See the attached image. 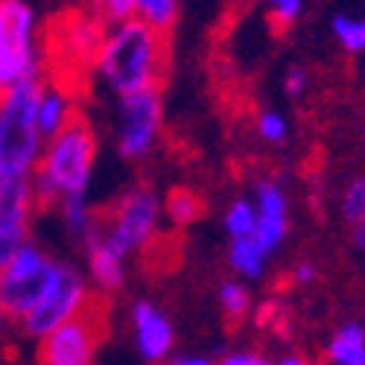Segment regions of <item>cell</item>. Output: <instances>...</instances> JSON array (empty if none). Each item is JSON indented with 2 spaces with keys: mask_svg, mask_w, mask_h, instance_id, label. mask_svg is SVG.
I'll return each mask as SVG.
<instances>
[{
  "mask_svg": "<svg viewBox=\"0 0 365 365\" xmlns=\"http://www.w3.org/2000/svg\"><path fill=\"white\" fill-rule=\"evenodd\" d=\"M327 365H365V324L345 322L324 345Z\"/></svg>",
  "mask_w": 365,
  "mask_h": 365,
  "instance_id": "9a60e30c",
  "label": "cell"
},
{
  "mask_svg": "<svg viewBox=\"0 0 365 365\" xmlns=\"http://www.w3.org/2000/svg\"><path fill=\"white\" fill-rule=\"evenodd\" d=\"M33 185L29 181H9L0 185V269H4L24 246L33 217Z\"/></svg>",
  "mask_w": 365,
  "mask_h": 365,
  "instance_id": "30bf717a",
  "label": "cell"
},
{
  "mask_svg": "<svg viewBox=\"0 0 365 365\" xmlns=\"http://www.w3.org/2000/svg\"><path fill=\"white\" fill-rule=\"evenodd\" d=\"M4 322H6V313H4V307H0V330H4Z\"/></svg>",
  "mask_w": 365,
  "mask_h": 365,
  "instance_id": "e575fe53",
  "label": "cell"
},
{
  "mask_svg": "<svg viewBox=\"0 0 365 365\" xmlns=\"http://www.w3.org/2000/svg\"><path fill=\"white\" fill-rule=\"evenodd\" d=\"M351 246L356 252H365V220L356 222V225H351Z\"/></svg>",
  "mask_w": 365,
  "mask_h": 365,
  "instance_id": "f546056e",
  "label": "cell"
},
{
  "mask_svg": "<svg viewBox=\"0 0 365 365\" xmlns=\"http://www.w3.org/2000/svg\"><path fill=\"white\" fill-rule=\"evenodd\" d=\"M38 76L36 15L24 0H0V97Z\"/></svg>",
  "mask_w": 365,
  "mask_h": 365,
  "instance_id": "277c9868",
  "label": "cell"
},
{
  "mask_svg": "<svg viewBox=\"0 0 365 365\" xmlns=\"http://www.w3.org/2000/svg\"><path fill=\"white\" fill-rule=\"evenodd\" d=\"M58 207H62V220H65L68 231H71L73 237H79V240H88V234L100 225L85 196H79V199H65Z\"/></svg>",
  "mask_w": 365,
  "mask_h": 365,
  "instance_id": "44dd1931",
  "label": "cell"
},
{
  "mask_svg": "<svg viewBox=\"0 0 365 365\" xmlns=\"http://www.w3.org/2000/svg\"><path fill=\"white\" fill-rule=\"evenodd\" d=\"M135 18L167 36L178 18V0H135Z\"/></svg>",
  "mask_w": 365,
  "mask_h": 365,
  "instance_id": "ac0fdd59",
  "label": "cell"
},
{
  "mask_svg": "<svg viewBox=\"0 0 365 365\" xmlns=\"http://www.w3.org/2000/svg\"><path fill=\"white\" fill-rule=\"evenodd\" d=\"M252 365H275V362H272L269 356H260V354H255V356H252Z\"/></svg>",
  "mask_w": 365,
  "mask_h": 365,
  "instance_id": "d6a6232c",
  "label": "cell"
},
{
  "mask_svg": "<svg viewBox=\"0 0 365 365\" xmlns=\"http://www.w3.org/2000/svg\"><path fill=\"white\" fill-rule=\"evenodd\" d=\"M44 91L41 73L0 97V185L29 181L41 161V132L36 106Z\"/></svg>",
  "mask_w": 365,
  "mask_h": 365,
  "instance_id": "3957f363",
  "label": "cell"
},
{
  "mask_svg": "<svg viewBox=\"0 0 365 365\" xmlns=\"http://www.w3.org/2000/svg\"><path fill=\"white\" fill-rule=\"evenodd\" d=\"M316 281H319V269H316V263L301 260V263L292 266V284H298V287H310V284H316Z\"/></svg>",
  "mask_w": 365,
  "mask_h": 365,
  "instance_id": "83f0119b",
  "label": "cell"
},
{
  "mask_svg": "<svg viewBox=\"0 0 365 365\" xmlns=\"http://www.w3.org/2000/svg\"><path fill=\"white\" fill-rule=\"evenodd\" d=\"M220 307H222V313H225L231 322L246 319L249 310H252V292H249L246 281H240V278L225 281V284L220 287Z\"/></svg>",
  "mask_w": 365,
  "mask_h": 365,
  "instance_id": "7402d4cb",
  "label": "cell"
},
{
  "mask_svg": "<svg viewBox=\"0 0 365 365\" xmlns=\"http://www.w3.org/2000/svg\"><path fill=\"white\" fill-rule=\"evenodd\" d=\"M225 234L231 240H249L255 237V228H257V210H255V202L252 199H234L225 210Z\"/></svg>",
  "mask_w": 365,
  "mask_h": 365,
  "instance_id": "ffe728a7",
  "label": "cell"
},
{
  "mask_svg": "<svg viewBox=\"0 0 365 365\" xmlns=\"http://www.w3.org/2000/svg\"><path fill=\"white\" fill-rule=\"evenodd\" d=\"M252 356L255 354H249V351H228L217 365H252Z\"/></svg>",
  "mask_w": 365,
  "mask_h": 365,
  "instance_id": "f1b7e54d",
  "label": "cell"
},
{
  "mask_svg": "<svg viewBox=\"0 0 365 365\" xmlns=\"http://www.w3.org/2000/svg\"><path fill=\"white\" fill-rule=\"evenodd\" d=\"M167 62V36L132 18L106 33L94 71L108 91H114L117 97H129L140 91H161Z\"/></svg>",
  "mask_w": 365,
  "mask_h": 365,
  "instance_id": "6da1fadb",
  "label": "cell"
},
{
  "mask_svg": "<svg viewBox=\"0 0 365 365\" xmlns=\"http://www.w3.org/2000/svg\"><path fill=\"white\" fill-rule=\"evenodd\" d=\"M88 12L106 26H117L135 18V0H88Z\"/></svg>",
  "mask_w": 365,
  "mask_h": 365,
  "instance_id": "cb8c5ba5",
  "label": "cell"
},
{
  "mask_svg": "<svg viewBox=\"0 0 365 365\" xmlns=\"http://www.w3.org/2000/svg\"><path fill=\"white\" fill-rule=\"evenodd\" d=\"M73 117H76V108H73V100L68 91H62L58 85H44L38 106H36V123H38L41 138L53 140Z\"/></svg>",
  "mask_w": 365,
  "mask_h": 365,
  "instance_id": "5bb4252c",
  "label": "cell"
},
{
  "mask_svg": "<svg viewBox=\"0 0 365 365\" xmlns=\"http://www.w3.org/2000/svg\"><path fill=\"white\" fill-rule=\"evenodd\" d=\"M255 129L266 143H284L289 138V123L281 111H260L255 120Z\"/></svg>",
  "mask_w": 365,
  "mask_h": 365,
  "instance_id": "484cf974",
  "label": "cell"
},
{
  "mask_svg": "<svg viewBox=\"0 0 365 365\" xmlns=\"http://www.w3.org/2000/svg\"><path fill=\"white\" fill-rule=\"evenodd\" d=\"M307 88H310V73L304 71V68L295 65V68H289L284 73V91H287V97L298 100V97L307 94Z\"/></svg>",
  "mask_w": 365,
  "mask_h": 365,
  "instance_id": "4316f807",
  "label": "cell"
},
{
  "mask_svg": "<svg viewBox=\"0 0 365 365\" xmlns=\"http://www.w3.org/2000/svg\"><path fill=\"white\" fill-rule=\"evenodd\" d=\"M161 123H164L161 91H140V94L120 97L117 152L126 161L146 158L161 135Z\"/></svg>",
  "mask_w": 365,
  "mask_h": 365,
  "instance_id": "9c48e42d",
  "label": "cell"
},
{
  "mask_svg": "<svg viewBox=\"0 0 365 365\" xmlns=\"http://www.w3.org/2000/svg\"><path fill=\"white\" fill-rule=\"evenodd\" d=\"M255 210H257V228H255V242L266 252L275 255L289 231V202L278 181L260 178L255 185Z\"/></svg>",
  "mask_w": 365,
  "mask_h": 365,
  "instance_id": "8fae6325",
  "label": "cell"
},
{
  "mask_svg": "<svg viewBox=\"0 0 365 365\" xmlns=\"http://www.w3.org/2000/svg\"><path fill=\"white\" fill-rule=\"evenodd\" d=\"M132 324H135V345L138 354L149 362L158 365L173 351V324L170 319L149 301H138L132 307Z\"/></svg>",
  "mask_w": 365,
  "mask_h": 365,
  "instance_id": "7c38bea8",
  "label": "cell"
},
{
  "mask_svg": "<svg viewBox=\"0 0 365 365\" xmlns=\"http://www.w3.org/2000/svg\"><path fill=\"white\" fill-rule=\"evenodd\" d=\"M275 365H313L307 356H304V354H284Z\"/></svg>",
  "mask_w": 365,
  "mask_h": 365,
  "instance_id": "4dcf8cb0",
  "label": "cell"
},
{
  "mask_svg": "<svg viewBox=\"0 0 365 365\" xmlns=\"http://www.w3.org/2000/svg\"><path fill=\"white\" fill-rule=\"evenodd\" d=\"M88 298H91V292H88L85 278L79 272L68 263H56V275H53L50 289L44 292V298L36 304V310L21 324L33 339H44L56 327H62L65 322L76 319L88 304Z\"/></svg>",
  "mask_w": 365,
  "mask_h": 365,
  "instance_id": "52a82bcc",
  "label": "cell"
},
{
  "mask_svg": "<svg viewBox=\"0 0 365 365\" xmlns=\"http://www.w3.org/2000/svg\"><path fill=\"white\" fill-rule=\"evenodd\" d=\"M170 365H214V362H210L207 356H178Z\"/></svg>",
  "mask_w": 365,
  "mask_h": 365,
  "instance_id": "1f68e13d",
  "label": "cell"
},
{
  "mask_svg": "<svg viewBox=\"0 0 365 365\" xmlns=\"http://www.w3.org/2000/svg\"><path fill=\"white\" fill-rule=\"evenodd\" d=\"M106 336V301L88 298L82 313L38 339V365H91Z\"/></svg>",
  "mask_w": 365,
  "mask_h": 365,
  "instance_id": "5b68a950",
  "label": "cell"
},
{
  "mask_svg": "<svg viewBox=\"0 0 365 365\" xmlns=\"http://www.w3.org/2000/svg\"><path fill=\"white\" fill-rule=\"evenodd\" d=\"M56 275V263L33 242L0 269V307L9 319L24 322L44 298Z\"/></svg>",
  "mask_w": 365,
  "mask_h": 365,
  "instance_id": "8992f818",
  "label": "cell"
},
{
  "mask_svg": "<svg viewBox=\"0 0 365 365\" xmlns=\"http://www.w3.org/2000/svg\"><path fill=\"white\" fill-rule=\"evenodd\" d=\"M330 33L345 53H351V56L365 53V15H345V12L333 15Z\"/></svg>",
  "mask_w": 365,
  "mask_h": 365,
  "instance_id": "e0dca14e",
  "label": "cell"
},
{
  "mask_svg": "<svg viewBox=\"0 0 365 365\" xmlns=\"http://www.w3.org/2000/svg\"><path fill=\"white\" fill-rule=\"evenodd\" d=\"M94 161H97V135L88 120L76 114L53 140H47L41 161L33 178H29L36 207H53L62 205L65 199L85 196L91 185V173H94Z\"/></svg>",
  "mask_w": 365,
  "mask_h": 365,
  "instance_id": "7a4b0ae2",
  "label": "cell"
},
{
  "mask_svg": "<svg viewBox=\"0 0 365 365\" xmlns=\"http://www.w3.org/2000/svg\"><path fill=\"white\" fill-rule=\"evenodd\" d=\"M339 214L348 225H356L365 220V175H354L342 196H339Z\"/></svg>",
  "mask_w": 365,
  "mask_h": 365,
  "instance_id": "603a6c76",
  "label": "cell"
},
{
  "mask_svg": "<svg viewBox=\"0 0 365 365\" xmlns=\"http://www.w3.org/2000/svg\"><path fill=\"white\" fill-rule=\"evenodd\" d=\"M266 4V15L272 21V26L278 29H289L301 21L304 9H307V0H263Z\"/></svg>",
  "mask_w": 365,
  "mask_h": 365,
  "instance_id": "d4e9b609",
  "label": "cell"
},
{
  "mask_svg": "<svg viewBox=\"0 0 365 365\" xmlns=\"http://www.w3.org/2000/svg\"><path fill=\"white\" fill-rule=\"evenodd\" d=\"M237 6H252V4H257V0H234Z\"/></svg>",
  "mask_w": 365,
  "mask_h": 365,
  "instance_id": "836d02e7",
  "label": "cell"
},
{
  "mask_svg": "<svg viewBox=\"0 0 365 365\" xmlns=\"http://www.w3.org/2000/svg\"><path fill=\"white\" fill-rule=\"evenodd\" d=\"M164 210H167V217H170L175 225H190V222H196V220L202 217L205 205H202V196H199L196 190H190V187H175V190H170V196H167V202H164Z\"/></svg>",
  "mask_w": 365,
  "mask_h": 365,
  "instance_id": "d6986e66",
  "label": "cell"
},
{
  "mask_svg": "<svg viewBox=\"0 0 365 365\" xmlns=\"http://www.w3.org/2000/svg\"><path fill=\"white\" fill-rule=\"evenodd\" d=\"M85 246H88L91 275H94V281L103 292H114V289H120L126 284V255L106 237L103 225H97L88 234Z\"/></svg>",
  "mask_w": 365,
  "mask_h": 365,
  "instance_id": "4fadbf2b",
  "label": "cell"
},
{
  "mask_svg": "<svg viewBox=\"0 0 365 365\" xmlns=\"http://www.w3.org/2000/svg\"><path fill=\"white\" fill-rule=\"evenodd\" d=\"M158 220H161L158 193L152 187H135L120 199V205L114 207V214L108 225H103V231L129 257L143 246H149V240L158 231Z\"/></svg>",
  "mask_w": 365,
  "mask_h": 365,
  "instance_id": "ba28073f",
  "label": "cell"
},
{
  "mask_svg": "<svg viewBox=\"0 0 365 365\" xmlns=\"http://www.w3.org/2000/svg\"><path fill=\"white\" fill-rule=\"evenodd\" d=\"M266 263H269V255L257 246L252 237L249 240H231L228 266L234 269V275L240 281H260L266 275Z\"/></svg>",
  "mask_w": 365,
  "mask_h": 365,
  "instance_id": "2e32d148",
  "label": "cell"
}]
</instances>
